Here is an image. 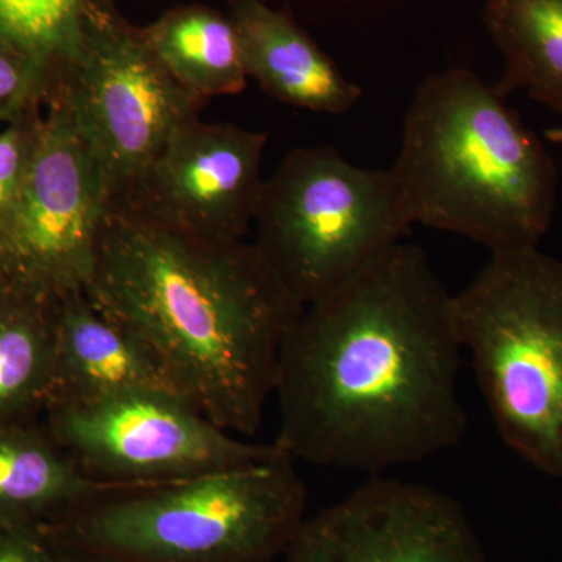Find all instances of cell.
<instances>
[{
	"label": "cell",
	"mask_w": 562,
	"mask_h": 562,
	"mask_svg": "<svg viewBox=\"0 0 562 562\" xmlns=\"http://www.w3.org/2000/svg\"><path fill=\"white\" fill-rule=\"evenodd\" d=\"M266 144L268 133L195 117L173 133L131 190L110 203L180 231L244 239L265 183Z\"/></svg>",
	"instance_id": "8fae6325"
},
{
	"label": "cell",
	"mask_w": 562,
	"mask_h": 562,
	"mask_svg": "<svg viewBox=\"0 0 562 562\" xmlns=\"http://www.w3.org/2000/svg\"><path fill=\"white\" fill-rule=\"evenodd\" d=\"M54 547V562H128L120 560V558L109 557V554L87 552V550L66 549V547L55 546V543Z\"/></svg>",
	"instance_id": "7402d4cb"
},
{
	"label": "cell",
	"mask_w": 562,
	"mask_h": 562,
	"mask_svg": "<svg viewBox=\"0 0 562 562\" xmlns=\"http://www.w3.org/2000/svg\"><path fill=\"white\" fill-rule=\"evenodd\" d=\"M31 172L0 235V283L41 297L87 290L110 194L68 110L46 105Z\"/></svg>",
	"instance_id": "9c48e42d"
},
{
	"label": "cell",
	"mask_w": 562,
	"mask_h": 562,
	"mask_svg": "<svg viewBox=\"0 0 562 562\" xmlns=\"http://www.w3.org/2000/svg\"><path fill=\"white\" fill-rule=\"evenodd\" d=\"M391 172L412 224L491 251L539 247L552 225L553 158L501 92L468 69L432 76L414 92Z\"/></svg>",
	"instance_id": "3957f363"
},
{
	"label": "cell",
	"mask_w": 562,
	"mask_h": 562,
	"mask_svg": "<svg viewBox=\"0 0 562 562\" xmlns=\"http://www.w3.org/2000/svg\"><path fill=\"white\" fill-rule=\"evenodd\" d=\"M454 295L417 244L305 306L281 347L279 443L292 460L380 475L468 430Z\"/></svg>",
	"instance_id": "6da1fadb"
},
{
	"label": "cell",
	"mask_w": 562,
	"mask_h": 562,
	"mask_svg": "<svg viewBox=\"0 0 562 562\" xmlns=\"http://www.w3.org/2000/svg\"><path fill=\"white\" fill-rule=\"evenodd\" d=\"M546 136L550 143L562 147V128H549V131L546 132Z\"/></svg>",
	"instance_id": "603a6c76"
},
{
	"label": "cell",
	"mask_w": 562,
	"mask_h": 562,
	"mask_svg": "<svg viewBox=\"0 0 562 562\" xmlns=\"http://www.w3.org/2000/svg\"><path fill=\"white\" fill-rule=\"evenodd\" d=\"M92 2L0 0V36L46 69L55 88L79 55Z\"/></svg>",
	"instance_id": "ac0fdd59"
},
{
	"label": "cell",
	"mask_w": 562,
	"mask_h": 562,
	"mask_svg": "<svg viewBox=\"0 0 562 562\" xmlns=\"http://www.w3.org/2000/svg\"><path fill=\"white\" fill-rule=\"evenodd\" d=\"M101 2L113 3L114 5V3L117 2V0H101Z\"/></svg>",
	"instance_id": "cb8c5ba5"
},
{
	"label": "cell",
	"mask_w": 562,
	"mask_h": 562,
	"mask_svg": "<svg viewBox=\"0 0 562 562\" xmlns=\"http://www.w3.org/2000/svg\"><path fill=\"white\" fill-rule=\"evenodd\" d=\"M52 91L49 72L0 36V124L46 109Z\"/></svg>",
	"instance_id": "d6986e66"
},
{
	"label": "cell",
	"mask_w": 562,
	"mask_h": 562,
	"mask_svg": "<svg viewBox=\"0 0 562 562\" xmlns=\"http://www.w3.org/2000/svg\"><path fill=\"white\" fill-rule=\"evenodd\" d=\"M140 32L173 79L201 101L246 90L241 44L228 14L191 3L166 11Z\"/></svg>",
	"instance_id": "9a60e30c"
},
{
	"label": "cell",
	"mask_w": 562,
	"mask_h": 562,
	"mask_svg": "<svg viewBox=\"0 0 562 562\" xmlns=\"http://www.w3.org/2000/svg\"><path fill=\"white\" fill-rule=\"evenodd\" d=\"M57 299L0 283V422L49 402Z\"/></svg>",
	"instance_id": "e0dca14e"
},
{
	"label": "cell",
	"mask_w": 562,
	"mask_h": 562,
	"mask_svg": "<svg viewBox=\"0 0 562 562\" xmlns=\"http://www.w3.org/2000/svg\"><path fill=\"white\" fill-rule=\"evenodd\" d=\"M43 110L25 114L0 131V235L21 201L43 127Z\"/></svg>",
	"instance_id": "ffe728a7"
},
{
	"label": "cell",
	"mask_w": 562,
	"mask_h": 562,
	"mask_svg": "<svg viewBox=\"0 0 562 562\" xmlns=\"http://www.w3.org/2000/svg\"><path fill=\"white\" fill-rule=\"evenodd\" d=\"M139 391L180 395L149 349L124 325L103 313L87 290L57 297L47 406Z\"/></svg>",
	"instance_id": "7c38bea8"
},
{
	"label": "cell",
	"mask_w": 562,
	"mask_h": 562,
	"mask_svg": "<svg viewBox=\"0 0 562 562\" xmlns=\"http://www.w3.org/2000/svg\"><path fill=\"white\" fill-rule=\"evenodd\" d=\"M50 101L68 110L90 146L110 201L131 190L173 133L199 117L205 105L173 79L140 27L101 0L92 2L79 55L55 85Z\"/></svg>",
	"instance_id": "52a82bcc"
},
{
	"label": "cell",
	"mask_w": 562,
	"mask_h": 562,
	"mask_svg": "<svg viewBox=\"0 0 562 562\" xmlns=\"http://www.w3.org/2000/svg\"><path fill=\"white\" fill-rule=\"evenodd\" d=\"M255 247L312 305L357 279L412 228L391 169L351 165L330 146L297 147L265 179Z\"/></svg>",
	"instance_id": "8992f818"
},
{
	"label": "cell",
	"mask_w": 562,
	"mask_h": 562,
	"mask_svg": "<svg viewBox=\"0 0 562 562\" xmlns=\"http://www.w3.org/2000/svg\"><path fill=\"white\" fill-rule=\"evenodd\" d=\"M286 452L177 482L113 487L43 525L55 546L128 562H273L305 522Z\"/></svg>",
	"instance_id": "277c9868"
},
{
	"label": "cell",
	"mask_w": 562,
	"mask_h": 562,
	"mask_svg": "<svg viewBox=\"0 0 562 562\" xmlns=\"http://www.w3.org/2000/svg\"><path fill=\"white\" fill-rule=\"evenodd\" d=\"M284 562H491L460 502L428 484L371 475L306 517Z\"/></svg>",
	"instance_id": "30bf717a"
},
{
	"label": "cell",
	"mask_w": 562,
	"mask_h": 562,
	"mask_svg": "<svg viewBox=\"0 0 562 562\" xmlns=\"http://www.w3.org/2000/svg\"><path fill=\"white\" fill-rule=\"evenodd\" d=\"M454 314L498 435L562 479V260L539 247L491 251Z\"/></svg>",
	"instance_id": "5b68a950"
},
{
	"label": "cell",
	"mask_w": 562,
	"mask_h": 562,
	"mask_svg": "<svg viewBox=\"0 0 562 562\" xmlns=\"http://www.w3.org/2000/svg\"><path fill=\"white\" fill-rule=\"evenodd\" d=\"M49 431L92 482L144 486L241 468L283 453L217 427L180 395L139 391L52 403Z\"/></svg>",
	"instance_id": "ba28073f"
},
{
	"label": "cell",
	"mask_w": 562,
	"mask_h": 562,
	"mask_svg": "<svg viewBox=\"0 0 562 562\" xmlns=\"http://www.w3.org/2000/svg\"><path fill=\"white\" fill-rule=\"evenodd\" d=\"M484 22L505 61L495 90L525 91L562 114V0H487Z\"/></svg>",
	"instance_id": "2e32d148"
},
{
	"label": "cell",
	"mask_w": 562,
	"mask_h": 562,
	"mask_svg": "<svg viewBox=\"0 0 562 562\" xmlns=\"http://www.w3.org/2000/svg\"><path fill=\"white\" fill-rule=\"evenodd\" d=\"M87 292L149 349L184 401L225 431L257 435L281 347L305 306L254 243L109 202Z\"/></svg>",
	"instance_id": "7a4b0ae2"
},
{
	"label": "cell",
	"mask_w": 562,
	"mask_h": 562,
	"mask_svg": "<svg viewBox=\"0 0 562 562\" xmlns=\"http://www.w3.org/2000/svg\"><path fill=\"white\" fill-rule=\"evenodd\" d=\"M109 490L88 479L50 431L0 422V524L47 525Z\"/></svg>",
	"instance_id": "5bb4252c"
},
{
	"label": "cell",
	"mask_w": 562,
	"mask_h": 562,
	"mask_svg": "<svg viewBox=\"0 0 562 562\" xmlns=\"http://www.w3.org/2000/svg\"><path fill=\"white\" fill-rule=\"evenodd\" d=\"M55 547L43 525L0 524V562H54Z\"/></svg>",
	"instance_id": "44dd1931"
},
{
	"label": "cell",
	"mask_w": 562,
	"mask_h": 562,
	"mask_svg": "<svg viewBox=\"0 0 562 562\" xmlns=\"http://www.w3.org/2000/svg\"><path fill=\"white\" fill-rule=\"evenodd\" d=\"M238 32L244 69L277 101L316 113L342 114L362 90L290 14L265 0H228Z\"/></svg>",
	"instance_id": "4fadbf2b"
}]
</instances>
